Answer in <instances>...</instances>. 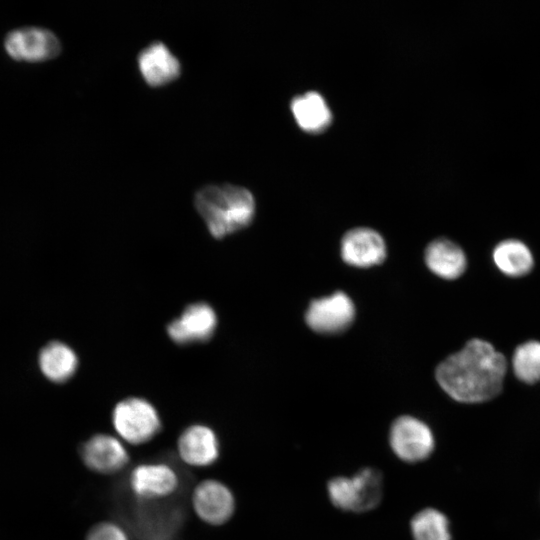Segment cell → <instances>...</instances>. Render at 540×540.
Wrapping results in <instances>:
<instances>
[{"label": "cell", "mask_w": 540, "mask_h": 540, "mask_svg": "<svg viewBox=\"0 0 540 540\" xmlns=\"http://www.w3.org/2000/svg\"><path fill=\"white\" fill-rule=\"evenodd\" d=\"M505 372L504 356L489 342L472 339L438 365L436 380L454 400L479 403L500 392Z\"/></svg>", "instance_id": "6da1fadb"}, {"label": "cell", "mask_w": 540, "mask_h": 540, "mask_svg": "<svg viewBox=\"0 0 540 540\" xmlns=\"http://www.w3.org/2000/svg\"><path fill=\"white\" fill-rule=\"evenodd\" d=\"M194 204L210 234L218 239L247 227L256 209L253 194L232 184L202 187L195 194Z\"/></svg>", "instance_id": "7a4b0ae2"}, {"label": "cell", "mask_w": 540, "mask_h": 540, "mask_svg": "<svg viewBox=\"0 0 540 540\" xmlns=\"http://www.w3.org/2000/svg\"><path fill=\"white\" fill-rule=\"evenodd\" d=\"M328 496L341 510L366 512L381 501L383 480L374 468H363L352 477L332 478L327 486Z\"/></svg>", "instance_id": "3957f363"}, {"label": "cell", "mask_w": 540, "mask_h": 540, "mask_svg": "<svg viewBox=\"0 0 540 540\" xmlns=\"http://www.w3.org/2000/svg\"><path fill=\"white\" fill-rule=\"evenodd\" d=\"M112 425L124 443L142 445L156 437L162 423L156 408L149 401L130 397L114 407Z\"/></svg>", "instance_id": "277c9868"}, {"label": "cell", "mask_w": 540, "mask_h": 540, "mask_svg": "<svg viewBox=\"0 0 540 540\" xmlns=\"http://www.w3.org/2000/svg\"><path fill=\"white\" fill-rule=\"evenodd\" d=\"M389 443L395 455L408 463L428 458L435 447L434 435L429 426L410 415L395 419L390 428Z\"/></svg>", "instance_id": "5b68a950"}, {"label": "cell", "mask_w": 540, "mask_h": 540, "mask_svg": "<svg viewBox=\"0 0 540 540\" xmlns=\"http://www.w3.org/2000/svg\"><path fill=\"white\" fill-rule=\"evenodd\" d=\"M356 309L352 299L342 291L314 299L305 312L307 326L319 334H338L354 321Z\"/></svg>", "instance_id": "8992f818"}, {"label": "cell", "mask_w": 540, "mask_h": 540, "mask_svg": "<svg viewBox=\"0 0 540 540\" xmlns=\"http://www.w3.org/2000/svg\"><path fill=\"white\" fill-rule=\"evenodd\" d=\"M4 46L17 61L42 62L59 55L61 44L57 36L45 28L24 27L7 34Z\"/></svg>", "instance_id": "52a82bcc"}, {"label": "cell", "mask_w": 540, "mask_h": 540, "mask_svg": "<svg viewBox=\"0 0 540 540\" xmlns=\"http://www.w3.org/2000/svg\"><path fill=\"white\" fill-rule=\"evenodd\" d=\"M179 484L180 479L175 469L163 462L139 464L129 476L132 493L143 501L167 498L178 490Z\"/></svg>", "instance_id": "ba28073f"}, {"label": "cell", "mask_w": 540, "mask_h": 540, "mask_svg": "<svg viewBox=\"0 0 540 540\" xmlns=\"http://www.w3.org/2000/svg\"><path fill=\"white\" fill-rule=\"evenodd\" d=\"M191 500L195 514L209 525L225 524L235 511V498L231 489L216 479H206L198 483Z\"/></svg>", "instance_id": "9c48e42d"}, {"label": "cell", "mask_w": 540, "mask_h": 540, "mask_svg": "<svg viewBox=\"0 0 540 540\" xmlns=\"http://www.w3.org/2000/svg\"><path fill=\"white\" fill-rule=\"evenodd\" d=\"M80 456L91 471L111 475L124 469L129 463V453L124 442L110 434L98 433L87 439Z\"/></svg>", "instance_id": "30bf717a"}, {"label": "cell", "mask_w": 540, "mask_h": 540, "mask_svg": "<svg viewBox=\"0 0 540 540\" xmlns=\"http://www.w3.org/2000/svg\"><path fill=\"white\" fill-rule=\"evenodd\" d=\"M340 251L346 264L358 268L379 265L387 256L384 238L369 227L348 230L341 239Z\"/></svg>", "instance_id": "8fae6325"}, {"label": "cell", "mask_w": 540, "mask_h": 540, "mask_svg": "<svg viewBox=\"0 0 540 540\" xmlns=\"http://www.w3.org/2000/svg\"><path fill=\"white\" fill-rule=\"evenodd\" d=\"M179 457L187 465L207 467L220 457V440L215 431L204 424L186 427L177 439Z\"/></svg>", "instance_id": "7c38bea8"}, {"label": "cell", "mask_w": 540, "mask_h": 540, "mask_svg": "<svg viewBox=\"0 0 540 540\" xmlns=\"http://www.w3.org/2000/svg\"><path fill=\"white\" fill-rule=\"evenodd\" d=\"M217 317L213 308L204 302L185 308L180 317L167 326L169 337L177 344H191L208 340L214 333Z\"/></svg>", "instance_id": "4fadbf2b"}, {"label": "cell", "mask_w": 540, "mask_h": 540, "mask_svg": "<svg viewBox=\"0 0 540 540\" xmlns=\"http://www.w3.org/2000/svg\"><path fill=\"white\" fill-rule=\"evenodd\" d=\"M137 64L143 79L152 87L167 85L181 74L180 61L161 41H155L142 49Z\"/></svg>", "instance_id": "5bb4252c"}, {"label": "cell", "mask_w": 540, "mask_h": 540, "mask_svg": "<svg viewBox=\"0 0 540 540\" xmlns=\"http://www.w3.org/2000/svg\"><path fill=\"white\" fill-rule=\"evenodd\" d=\"M428 269L440 278L453 280L466 269V256L461 247L446 238L430 242L424 253Z\"/></svg>", "instance_id": "9a60e30c"}, {"label": "cell", "mask_w": 540, "mask_h": 540, "mask_svg": "<svg viewBox=\"0 0 540 540\" xmlns=\"http://www.w3.org/2000/svg\"><path fill=\"white\" fill-rule=\"evenodd\" d=\"M291 112L298 126L308 133H320L332 123V112L325 98L317 91L293 97Z\"/></svg>", "instance_id": "2e32d148"}, {"label": "cell", "mask_w": 540, "mask_h": 540, "mask_svg": "<svg viewBox=\"0 0 540 540\" xmlns=\"http://www.w3.org/2000/svg\"><path fill=\"white\" fill-rule=\"evenodd\" d=\"M77 356L67 345L52 342L44 347L39 356V365L43 374L53 382H64L76 371Z\"/></svg>", "instance_id": "e0dca14e"}, {"label": "cell", "mask_w": 540, "mask_h": 540, "mask_svg": "<svg viewBox=\"0 0 540 540\" xmlns=\"http://www.w3.org/2000/svg\"><path fill=\"white\" fill-rule=\"evenodd\" d=\"M493 260L500 271L512 277L527 274L534 263L530 249L515 239L500 242L493 251Z\"/></svg>", "instance_id": "ac0fdd59"}, {"label": "cell", "mask_w": 540, "mask_h": 540, "mask_svg": "<svg viewBox=\"0 0 540 540\" xmlns=\"http://www.w3.org/2000/svg\"><path fill=\"white\" fill-rule=\"evenodd\" d=\"M414 540H452L446 516L433 508L419 511L411 520Z\"/></svg>", "instance_id": "d6986e66"}, {"label": "cell", "mask_w": 540, "mask_h": 540, "mask_svg": "<svg viewBox=\"0 0 540 540\" xmlns=\"http://www.w3.org/2000/svg\"><path fill=\"white\" fill-rule=\"evenodd\" d=\"M515 375L525 383L540 381V342L528 341L519 345L512 357Z\"/></svg>", "instance_id": "ffe728a7"}, {"label": "cell", "mask_w": 540, "mask_h": 540, "mask_svg": "<svg viewBox=\"0 0 540 540\" xmlns=\"http://www.w3.org/2000/svg\"><path fill=\"white\" fill-rule=\"evenodd\" d=\"M85 540H130V538L119 524L112 521H102L89 530Z\"/></svg>", "instance_id": "44dd1931"}]
</instances>
